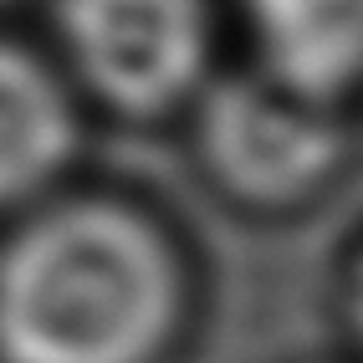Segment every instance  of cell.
<instances>
[{
	"mask_svg": "<svg viewBox=\"0 0 363 363\" xmlns=\"http://www.w3.org/2000/svg\"><path fill=\"white\" fill-rule=\"evenodd\" d=\"M6 6H16V0H0V11H6Z\"/></svg>",
	"mask_w": 363,
	"mask_h": 363,
	"instance_id": "52a82bcc",
	"label": "cell"
},
{
	"mask_svg": "<svg viewBox=\"0 0 363 363\" xmlns=\"http://www.w3.org/2000/svg\"><path fill=\"white\" fill-rule=\"evenodd\" d=\"M52 31L72 92L123 123L189 113L210 82L205 0H52Z\"/></svg>",
	"mask_w": 363,
	"mask_h": 363,
	"instance_id": "3957f363",
	"label": "cell"
},
{
	"mask_svg": "<svg viewBox=\"0 0 363 363\" xmlns=\"http://www.w3.org/2000/svg\"><path fill=\"white\" fill-rule=\"evenodd\" d=\"M184 318V266L149 210L62 195L0 235V363H159Z\"/></svg>",
	"mask_w": 363,
	"mask_h": 363,
	"instance_id": "6da1fadb",
	"label": "cell"
},
{
	"mask_svg": "<svg viewBox=\"0 0 363 363\" xmlns=\"http://www.w3.org/2000/svg\"><path fill=\"white\" fill-rule=\"evenodd\" d=\"M82 143L77 92L31 46L0 36V220L46 200Z\"/></svg>",
	"mask_w": 363,
	"mask_h": 363,
	"instance_id": "277c9868",
	"label": "cell"
},
{
	"mask_svg": "<svg viewBox=\"0 0 363 363\" xmlns=\"http://www.w3.org/2000/svg\"><path fill=\"white\" fill-rule=\"evenodd\" d=\"M266 82L323 108L363 98V0H240Z\"/></svg>",
	"mask_w": 363,
	"mask_h": 363,
	"instance_id": "5b68a950",
	"label": "cell"
},
{
	"mask_svg": "<svg viewBox=\"0 0 363 363\" xmlns=\"http://www.w3.org/2000/svg\"><path fill=\"white\" fill-rule=\"evenodd\" d=\"M343 318H348V333H353V343L363 353V251L353 256L348 281H343Z\"/></svg>",
	"mask_w": 363,
	"mask_h": 363,
	"instance_id": "8992f818",
	"label": "cell"
},
{
	"mask_svg": "<svg viewBox=\"0 0 363 363\" xmlns=\"http://www.w3.org/2000/svg\"><path fill=\"white\" fill-rule=\"evenodd\" d=\"M189 118L195 169L210 195L261 220L318 205L353 159L343 108L307 103L266 82L256 67L246 77H210L189 103Z\"/></svg>",
	"mask_w": 363,
	"mask_h": 363,
	"instance_id": "7a4b0ae2",
	"label": "cell"
}]
</instances>
